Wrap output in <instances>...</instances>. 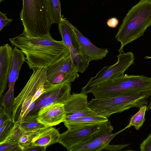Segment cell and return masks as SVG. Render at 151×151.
Here are the masks:
<instances>
[{"label": "cell", "mask_w": 151, "mask_h": 151, "mask_svg": "<svg viewBox=\"0 0 151 151\" xmlns=\"http://www.w3.org/2000/svg\"><path fill=\"white\" fill-rule=\"evenodd\" d=\"M12 46L20 49L26 56L30 69L46 68L70 54L63 42L56 41L51 37H31L23 33L10 38Z\"/></svg>", "instance_id": "obj_1"}, {"label": "cell", "mask_w": 151, "mask_h": 151, "mask_svg": "<svg viewBox=\"0 0 151 151\" xmlns=\"http://www.w3.org/2000/svg\"><path fill=\"white\" fill-rule=\"evenodd\" d=\"M151 25V0H140L124 17L115 38L121 43L119 53L124 46L144 35Z\"/></svg>", "instance_id": "obj_2"}, {"label": "cell", "mask_w": 151, "mask_h": 151, "mask_svg": "<svg viewBox=\"0 0 151 151\" xmlns=\"http://www.w3.org/2000/svg\"><path fill=\"white\" fill-rule=\"evenodd\" d=\"M20 17L24 32L31 37H51L52 24L50 18L48 0H22Z\"/></svg>", "instance_id": "obj_3"}, {"label": "cell", "mask_w": 151, "mask_h": 151, "mask_svg": "<svg viewBox=\"0 0 151 151\" xmlns=\"http://www.w3.org/2000/svg\"><path fill=\"white\" fill-rule=\"evenodd\" d=\"M151 77L123 75L107 81L91 92L96 99L110 97L150 91Z\"/></svg>", "instance_id": "obj_4"}, {"label": "cell", "mask_w": 151, "mask_h": 151, "mask_svg": "<svg viewBox=\"0 0 151 151\" xmlns=\"http://www.w3.org/2000/svg\"><path fill=\"white\" fill-rule=\"evenodd\" d=\"M150 91L121 96L92 99L88 103L93 111L107 118L114 113H120L132 108L147 106Z\"/></svg>", "instance_id": "obj_5"}, {"label": "cell", "mask_w": 151, "mask_h": 151, "mask_svg": "<svg viewBox=\"0 0 151 151\" xmlns=\"http://www.w3.org/2000/svg\"><path fill=\"white\" fill-rule=\"evenodd\" d=\"M33 73L18 95L15 98L12 120L19 124L26 117V111L31 104L32 99L41 85L47 80L46 68L32 69Z\"/></svg>", "instance_id": "obj_6"}, {"label": "cell", "mask_w": 151, "mask_h": 151, "mask_svg": "<svg viewBox=\"0 0 151 151\" xmlns=\"http://www.w3.org/2000/svg\"><path fill=\"white\" fill-rule=\"evenodd\" d=\"M117 57V61L115 63L104 67L95 76L91 77L82 88L81 91L86 94L91 93L103 83L124 75L126 70L134 63V56L131 52L120 53Z\"/></svg>", "instance_id": "obj_7"}, {"label": "cell", "mask_w": 151, "mask_h": 151, "mask_svg": "<svg viewBox=\"0 0 151 151\" xmlns=\"http://www.w3.org/2000/svg\"><path fill=\"white\" fill-rule=\"evenodd\" d=\"M58 28L62 41L70 50L73 62L78 72L83 73L91 61L84 55L76 35L69 24V21L63 17L58 24Z\"/></svg>", "instance_id": "obj_8"}, {"label": "cell", "mask_w": 151, "mask_h": 151, "mask_svg": "<svg viewBox=\"0 0 151 151\" xmlns=\"http://www.w3.org/2000/svg\"><path fill=\"white\" fill-rule=\"evenodd\" d=\"M127 126L112 134L113 126L109 121L101 125L99 129L81 142L73 146L68 151H99L104 150L117 134L127 128Z\"/></svg>", "instance_id": "obj_9"}, {"label": "cell", "mask_w": 151, "mask_h": 151, "mask_svg": "<svg viewBox=\"0 0 151 151\" xmlns=\"http://www.w3.org/2000/svg\"><path fill=\"white\" fill-rule=\"evenodd\" d=\"M78 72L70 54L46 68L47 80L53 84L71 83L79 77Z\"/></svg>", "instance_id": "obj_10"}, {"label": "cell", "mask_w": 151, "mask_h": 151, "mask_svg": "<svg viewBox=\"0 0 151 151\" xmlns=\"http://www.w3.org/2000/svg\"><path fill=\"white\" fill-rule=\"evenodd\" d=\"M71 83L54 84L35 101L34 108L28 114H38L40 109L52 104L64 103L71 95Z\"/></svg>", "instance_id": "obj_11"}, {"label": "cell", "mask_w": 151, "mask_h": 151, "mask_svg": "<svg viewBox=\"0 0 151 151\" xmlns=\"http://www.w3.org/2000/svg\"><path fill=\"white\" fill-rule=\"evenodd\" d=\"M102 125L68 129L66 131L60 134L58 142L68 151L71 147L81 142L96 132Z\"/></svg>", "instance_id": "obj_12"}, {"label": "cell", "mask_w": 151, "mask_h": 151, "mask_svg": "<svg viewBox=\"0 0 151 151\" xmlns=\"http://www.w3.org/2000/svg\"><path fill=\"white\" fill-rule=\"evenodd\" d=\"M66 112L63 104H52L40 110L38 112V121L48 127L56 126L65 120Z\"/></svg>", "instance_id": "obj_13"}, {"label": "cell", "mask_w": 151, "mask_h": 151, "mask_svg": "<svg viewBox=\"0 0 151 151\" xmlns=\"http://www.w3.org/2000/svg\"><path fill=\"white\" fill-rule=\"evenodd\" d=\"M69 24L76 35L84 55L91 61L101 60L106 56L109 52L107 48L97 47L69 22Z\"/></svg>", "instance_id": "obj_14"}, {"label": "cell", "mask_w": 151, "mask_h": 151, "mask_svg": "<svg viewBox=\"0 0 151 151\" xmlns=\"http://www.w3.org/2000/svg\"><path fill=\"white\" fill-rule=\"evenodd\" d=\"M12 47L8 44L0 47V96L7 86L13 56Z\"/></svg>", "instance_id": "obj_15"}, {"label": "cell", "mask_w": 151, "mask_h": 151, "mask_svg": "<svg viewBox=\"0 0 151 151\" xmlns=\"http://www.w3.org/2000/svg\"><path fill=\"white\" fill-rule=\"evenodd\" d=\"M86 94L73 93L63 104L66 115L89 109Z\"/></svg>", "instance_id": "obj_16"}, {"label": "cell", "mask_w": 151, "mask_h": 151, "mask_svg": "<svg viewBox=\"0 0 151 151\" xmlns=\"http://www.w3.org/2000/svg\"><path fill=\"white\" fill-rule=\"evenodd\" d=\"M60 134L55 128L47 127L41 130L34 138L31 147L39 146L46 149L48 146L58 142Z\"/></svg>", "instance_id": "obj_17"}, {"label": "cell", "mask_w": 151, "mask_h": 151, "mask_svg": "<svg viewBox=\"0 0 151 151\" xmlns=\"http://www.w3.org/2000/svg\"><path fill=\"white\" fill-rule=\"evenodd\" d=\"M24 54L17 47H15L13 50V56L8 76L9 88L14 89L16 81L19 76V71L25 61Z\"/></svg>", "instance_id": "obj_18"}, {"label": "cell", "mask_w": 151, "mask_h": 151, "mask_svg": "<svg viewBox=\"0 0 151 151\" xmlns=\"http://www.w3.org/2000/svg\"><path fill=\"white\" fill-rule=\"evenodd\" d=\"M108 118L100 115L85 116L77 119L64 121L63 123L68 129L82 127L96 124L106 123Z\"/></svg>", "instance_id": "obj_19"}, {"label": "cell", "mask_w": 151, "mask_h": 151, "mask_svg": "<svg viewBox=\"0 0 151 151\" xmlns=\"http://www.w3.org/2000/svg\"><path fill=\"white\" fill-rule=\"evenodd\" d=\"M37 114L28 115L19 124L25 132L41 130L49 127L39 122L37 120Z\"/></svg>", "instance_id": "obj_20"}, {"label": "cell", "mask_w": 151, "mask_h": 151, "mask_svg": "<svg viewBox=\"0 0 151 151\" xmlns=\"http://www.w3.org/2000/svg\"><path fill=\"white\" fill-rule=\"evenodd\" d=\"M14 92V89L9 88L6 93L0 96V106L3 107L5 113L11 120L15 99Z\"/></svg>", "instance_id": "obj_21"}, {"label": "cell", "mask_w": 151, "mask_h": 151, "mask_svg": "<svg viewBox=\"0 0 151 151\" xmlns=\"http://www.w3.org/2000/svg\"><path fill=\"white\" fill-rule=\"evenodd\" d=\"M49 15L52 24H58L63 16L61 14L60 0H48Z\"/></svg>", "instance_id": "obj_22"}, {"label": "cell", "mask_w": 151, "mask_h": 151, "mask_svg": "<svg viewBox=\"0 0 151 151\" xmlns=\"http://www.w3.org/2000/svg\"><path fill=\"white\" fill-rule=\"evenodd\" d=\"M147 106H144L140 108L139 110L130 118L128 128L133 126L137 130H138L142 127L145 121V114L147 110Z\"/></svg>", "instance_id": "obj_23"}, {"label": "cell", "mask_w": 151, "mask_h": 151, "mask_svg": "<svg viewBox=\"0 0 151 151\" xmlns=\"http://www.w3.org/2000/svg\"><path fill=\"white\" fill-rule=\"evenodd\" d=\"M42 129L24 133L18 141L19 144L22 151H26L31 147L33 139Z\"/></svg>", "instance_id": "obj_24"}, {"label": "cell", "mask_w": 151, "mask_h": 151, "mask_svg": "<svg viewBox=\"0 0 151 151\" xmlns=\"http://www.w3.org/2000/svg\"><path fill=\"white\" fill-rule=\"evenodd\" d=\"M17 124L16 122L9 119L0 125V143L11 134Z\"/></svg>", "instance_id": "obj_25"}, {"label": "cell", "mask_w": 151, "mask_h": 151, "mask_svg": "<svg viewBox=\"0 0 151 151\" xmlns=\"http://www.w3.org/2000/svg\"><path fill=\"white\" fill-rule=\"evenodd\" d=\"M24 132H25L22 130L17 123L11 134L0 144L6 142H18L20 138Z\"/></svg>", "instance_id": "obj_26"}, {"label": "cell", "mask_w": 151, "mask_h": 151, "mask_svg": "<svg viewBox=\"0 0 151 151\" xmlns=\"http://www.w3.org/2000/svg\"><path fill=\"white\" fill-rule=\"evenodd\" d=\"M98 113L90 109L79 112L75 113L71 115L66 116L65 121L73 120L85 116L97 115Z\"/></svg>", "instance_id": "obj_27"}, {"label": "cell", "mask_w": 151, "mask_h": 151, "mask_svg": "<svg viewBox=\"0 0 151 151\" xmlns=\"http://www.w3.org/2000/svg\"><path fill=\"white\" fill-rule=\"evenodd\" d=\"M0 151H22L18 142H6L0 144Z\"/></svg>", "instance_id": "obj_28"}, {"label": "cell", "mask_w": 151, "mask_h": 151, "mask_svg": "<svg viewBox=\"0 0 151 151\" xmlns=\"http://www.w3.org/2000/svg\"><path fill=\"white\" fill-rule=\"evenodd\" d=\"M7 13L0 12V31L4 27L9 25L13 21L12 19H9L7 17Z\"/></svg>", "instance_id": "obj_29"}, {"label": "cell", "mask_w": 151, "mask_h": 151, "mask_svg": "<svg viewBox=\"0 0 151 151\" xmlns=\"http://www.w3.org/2000/svg\"><path fill=\"white\" fill-rule=\"evenodd\" d=\"M139 148L141 151H151V134L140 144Z\"/></svg>", "instance_id": "obj_30"}, {"label": "cell", "mask_w": 151, "mask_h": 151, "mask_svg": "<svg viewBox=\"0 0 151 151\" xmlns=\"http://www.w3.org/2000/svg\"><path fill=\"white\" fill-rule=\"evenodd\" d=\"M129 145V144L121 145H112L109 144L104 148V150L109 151H119L120 150L123 148Z\"/></svg>", "instance_id": "obj_31"}, {"label": "cell", "mask_w": 151, "mask_h": 151, "mask_svg": "<svg viewBox=\"0 0 151 151\" xmlns=\"http://www.w3.org/2000/svg\"><path fill=\"white\" fill-rule=\"evenodd\" d=\"M119 23L118 19L115 17H112L109 19L106 22L107 25L111 28H115L116 27Z\"/></svg>", "instance_id": "obj_32"}, {"label": "cell", "mask_w": 151, "mask_h": 151, "mask_svg": "<svg viewBox=\"0 0 151 151\" xmlns=\"http://www.w3.org/2000/svg\"><path fill=\"white\" fill-rule=\"evenodd\" d=\"M9 119L7 115L4 112L3 108L0 106V125L7 121Z\"/></svg>", "instance_id": "obj_33"}, {"label": "cell", "mask_w": 151, "mask_h": 151, "mask_svg": "<svg viewBox=\"0 0 151 151\" xmlns=\"http://www.w3.org/2000/svg\"><path fill=\"white\" fill-rule=\"evenodd\" d=\"M46 149L39 146H32L28 148L26 151H45Z\"/></svg>", "instance_id": "obj_34"}, {"label": "cell", "mask_w": 151, "mask_h": 151, "mask_svg": "<svg viewBox=\"0 0 151 151\" xmlns=\"http://www.w3.org/2000/svg\"><path fill=\"white\" fill-rule=\"evenodd\" d=\"M150 93H151L150 96L151 97V89H150ZM151 98L150 101V102L149 105L147 107V110H151Z\"/></svg>", "instance_id": "obj_35"}, {"label": "cell", "mask_w": 151, "mask_h": 151, "mask_svg": "<svg viewBox=\"0 0 151 151\" xmlns=\"http://www.w3.org/2000/svg\"><path fill=\"white\" fill-rule=\"evenodd\" d=\"M145 58L146 59H149L151 58V56H147L144 58Z\"/></svg>", "instance_id": "obj_36"}, {"label": "cell", "mask_w": 151, "mask_h": 151, "mask_svg": "<svg viewBox=\"0 0 151 151\" xmlns=\"http://www.w3.org/2000/svg\"><path fill=\"white\" fill-rule=\"evenodd\" d=\"M4 0H0V2L1 3L3 1H4Z\"/></svg>", "instance_id": "obj_37"}]
</instances>
